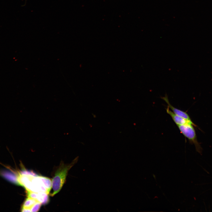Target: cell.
<instances>
[{
    "mask_svg": "<svg viewBox=\"0 0 212 212\" xmlns=\"http://www.w3.org/2000/svg\"><path fill=\"white\" fill-rule=\"evenodd\" d=\"M76 158L68 165L62 164L56 171L52 181L53 192L51 196H53L61 190L65 180L68 172L77 161Z\"/></svg>",
    "mask_w": 212,
    "mask_h": 212,
    "instance_id": "cell-2",
    "label": "cell"
},
{
    "mask_svg": "<svg viewBox=\"0 0 212 212\" xmlns=\"http://www.w3.org/2000/svg\"><path fill=\"white\" fill-rule=\"evenodd\" d=\"M41 204L42 203H41L37 201L30 208L31 212L38 211L40 208Z\"/></svg>",
    "mask_w": 212,
    "mask_h": 212,
    "instance_id": "cell-8",
    "label": "cell"
},
{
    "mask_svg": "<svg viewBox=\"0 0 212 212\" xmlns=\"http://www.w3.org/2000/svg\"><path fill=\"white\" fill-rule=\"evenodd\" d=\"M18 183L27 191L45 192L49 194L52 187V181L49 178L20 173L17 178Z\"/></svg>",
    "mask_w": 212,
    "mask_h": 212,
    "instance_id": "cell-1",
    "label": "cell"
},
{
    "mask_svg": "<svg viewBox=\"0 0 212 212\" xmlns=\"http://www.w3.org/2000/svg\"><path fill=\"white\" fill-rule=\"evenodd\" d=\"M193 125V124H189L177 126L180 132L190 142L195 145L196 151L201 153L202 149L197 140L196 132Z\"/></svg>",
    "mask_w": 212,
    "mask_h": 212,
    "instance_id": "cell-3",
    "label": "cell"
},
{
    "mask_svg": "<svg viewBox=\"0 0 212 212\" xmlns=\"http://www.w3.org/2000/svg\"><path fill=\"white\" fill-rule=\"evenodd\" d=\"M37 201L35 199L28 198L24 201L22 208H30Z\"/></svg>",
    "mask_w": 212,
    "mask_h": 212,
    "instance_id": "cell-7",
    "label": "cell"
},
{
    "mask_svg": "<svg viewBox=\"0 0 212 212\" xmlns=\"http://www.w3.org/2000/svg\"><path fill=\"white\" fill-rule=\"evenodd\" d=\"M27 192L28 198L35 199L42 204H46L49 201L48 193L46 192Z\"/></svg>",
    "mask_w": 212,
    "mask_h": 212,
    "instance_id": "cell-4",
    "label": "cell"
},
{
    "mask_svg": "<svg viewBox=\"0 0 212 212\" xmlns=\"http://www.w3.org/2000/svg\"><path fill=\"white\" fill-rule=\"evenodd\" d=\"M166 110L167 113L171 117L173 120L177 125L191 124H193L194 126H196V125L191 120H186L175 115L170 110V108L168 106Z\"/></svg>",
    "mask_w": 212,
    "mask_h": 212,
    "instance_id": "cell-5",
    "label": "cell"
},
{
    "mask_svg": "<svg viewBox=\"0 0 212 212\" xmlns=\"http://www.w3.org/2000/svg\"><path fill=\"white\" fill-rule=\"evenodd\" d=\"M161 98L166 102L168 105V107L175 114L186 120H191L189 116L186 112L175 108L170 104L166 94L164 97H162Z\"/></svg>",
    "mask_w": 212,
    "mask_h": 212,
    "instance_id": "cell-6",
    "label": "cell"
}]
</instances>
